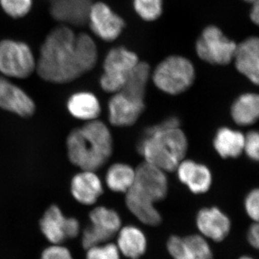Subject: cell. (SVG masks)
I'll return each instance as SVG.
<instances>
[{"label":"cell","mask_w":259,"mask_h":259,"mask_svg":"<svg viewBox=\"0 0 259 259\" xmlns=\"http://www.w3.org/2000/svg\"><path fill=\"white\" fill-rule=\"evenodd\" d=\"M71 193L77 202L92 205L103 193L101 180L95 171H82L71 181Z\"/></svg>","instance_id":"ac0fdd59"},{"label":"cell","mask_w":259,"mask_h":259,"mask_svg":"<svg viewBox=\"0 0 259 259\" xmlns=\"http://www.w3.org/2000/svg\"><path fill=\"white\" fill-rule=\"evenodd\" d=\"M40 229L49 241L60 244L67 238L77 236L80 227L76 218L65 217L59 207L52 205L42 216Z\"/></svg>","instance_id":"30bf717a"},{"label":"cell","mask_w":259,"mask_h":259,"mask_svg":"<svg viewBox=\"0 0 259 259\" xmlns=\"http://www.w3.org/2000/svg\"><path fill=\"white\" fill-rule=\"evenodd\" d=\"M243 151L250 159L259 161V131H250L245 135Z\"/></svg>","instance_id":"f1b7e54d"},{"label":"cell","mask_w":259,"mask_h":259,"mask_svg":"<svg viewBox=\"0 0 259 259\" xmlns=\"http://www.w3.org/2000/svg\"><path fill=\"white\" fill-rule=\"evenodd\" d=\"M70 161L82 171H95L108 161L112 153L110 130L100 120L89 121L71 131L66 140Z\"/></svg>","instance_id":"277c9868"},{"label":"cell","mask_w":259,"mask_h":259,"mask_svg":"<svg viewBox=\"0 0 259 259\" xmlns=\"http://www.w3.org/2000/svg\"><path fill=\"white\" fill-rule=\"evenodd\" d=\"M98 50L93 37L76 34L68 25L53 29L42 42L36 60V71L44 81L66 83L94 69Z\"/></svg>","instance_id":"6da1fadb"},{"label":"cell","mask_w":259,"mask_h":259,"mask_svg":"<svg viewBox=\"0 0 259 259\" xmlns=\"http://www.w3.org/2000/svg\"><path fill=\"white\" fill-rule=\"evenodd\" d=\"M89 25L92 32L104 41L116 40L125 28V22L105 3H95L89 14Z\"/></svg>","instance_id":"9c48e42d"},{"label":"cell","mask_w":259,"mask_h":259,"mask_svg":"<svg viewBox=\"0 0 259 259\" xmlns=\"http://www.w3.org/2000/svg\"><path fill=\"white\" fill-rule=\"evenodd\" d=\"M3 11L12 18H23L30 13L32 0H0Z\"/></svg>","instance_id":"4316f807"},{"label":"cell","mask_w":259,"mask_h":259,"mask_svg":"<svg viewBox=\"0 0 259 259\" xmlns=\"http://www.w3.org/2000/svg\"><path fill=\"white\" fill-rule=\"evenodd\" d=\"M232 118L238 125H250L259 120V95L245 93L236 99L231 107Z\"/></svg>","instance_id":"44dd1931"},{"label":"cell","mask_w":259,"mask_h":259,"mask_svg":"<svg viewBox=\"0 0 259 259\" xmlns=\"http://www.w3.org/2000/svg\"><path fill=\"white\" fill-rule=\"evenodd\" d=\"M139 61L136 54L125 47L111 49L104 61V73L100 78L102 90L110 93L120 92L127 76Z\"/></svg>","instance_id":"52a82bcc"},{"label":"cell","mask_w":259,"mask_h":259,"mask_svg":"<svg viewBox=\"0 0 259 259\" xmlns=\"http://www.w3.org/2000/svg\"><path fill=\"white\" fill-rule=\"evenodd\" d=\"M92 226L112 237L118 233L122 221L118 213L105 207H97L90 214Z\"/></svg>","instance_id":"d4e9b609"},{"label":"cell","mask_w":259,"mask_h":259,"mask_svg":"<svg viewBox=\"0 0 259 259\" xmlns=\"http://www.w3.org/2000/svg\"><path fill=\"white\" fill-rule=\"evenodd\" d=\"M167 192L165 172L144 162L136 168L134 184L126 192V205L141 223L156 226L161 223V217L154 204L164 199Z\"/></svg>","instance_id":"3957f363"},{"label":"cell","mask_w":259,"mask_h":259,"mask_svg":"<svg viewBox=\"0 0 259 259\" xmlns=\"http://www.w3.org/2000/svg\"><path fill=\"white\" fill-rule=\"evenodd\" d=\"M48 1L51 2H51L54 1V0H48Z\"/></svg>","instance_id":"d590c367"},{"label":"cell","mask_w":259,"mask_h":259,"mask_svg":"<svg viewBox=\"0 0 259 259\" xmlns=\"http://www.w3.org/2000/svg\"><path fill=\"white\" fill-rule=\"evenodd\" d=\"M36 70V60L28 44L5 39L0 41V73L15 79L28 78Z\"/></svg>","instance_id":"8992f818"},{"label":"cell","mask_w":259,"mask_h":259,"mask_svg":"<svg viewBox=\"0 0 259 259\" xmlns=\"http://www.w3.org/2000/svg\"><path fill=\"white\" fill-rule=\"evenodd\" d=\"M245 209L250 219L259 223V189L250 192L245 199Z\"/></svg>","instance_id":"f546056e"},{"label":"cell","mask_w":259,"mask_h":259,"mask_svg":"<svg viewBox=\"0 0 259 259\" xmlns=\"http://www.w3.org/2000/svg\"><path fill=\"white\" fill-rule=\"evenodd\" d=\"M0 107L21 117L33 115L35 105L21 88L0 76Z\"/></svg>","instance_id":"5bb4252c"},{"label":"cell","mask_w":259,"mask_h":259,"mask_svg":"<svg viewBox=\"0 0 259 259\" xmlns=\"http://www.w3.org/2000/svg\"><path fill=\"white\" fill-rule=\"evenodd\" d=\"M87 250V259H120V250L115 243H105Z\"/></svg>","instance_id":"83f0119b"},{"label":"cell","mask_w":259,"mask_h":259,"mask_svg":"<svg viewBox=\"0 0 259 259\" xmlns=\"http://www.w3.org/2000/svg\"><path fill=\"white\" fill-rule=\"evenodd\" d=\"M134 8L140 18L145 21H154L161 17L163 0H134Z\"/></svg>","instance_id":"484cf974"},{"label":"cell","mask_w":259,"mask_h":259,"mask_svg":"<svg viewBox=\"0 0 259 259\" xmlns=\"http://www.w3.org/2000/svg\"><path fill=\"white\" fill-rule=\"evenodd\" d=\"M68 110L73 117L79 120H96L101 112L100 102L93 94L82 92L74 94L67 103Z\"/></svg>","instance_id":"7402d4cb"},{"label":"cell","mask_w":259,"mask_h":259,"mask_svg":"<svg viewBox=\"0 0 259 259\" xmlns=\"http://www.w3.org/2000/svg\"><path fill=\"white\" fill-rule=\"evenodd\" d=\"M199 59L214 65H227L234 59L237 44L224 35L221 29L209 25L202 30L196 42Z\"/></svg>","instance_id":"ba28073f"},{"label":"cell","mask_w":259,"mask_h":259,"mask_svg":"<svg viewBox=\"0 0 259 259\" xmlns=\"http://www.w3.org/2000/svg\"><path fill=\"white\" fill-rule=\"evenodd\" d=\"M150 75L151 70L147 63L139 61V64L136 65V67L127 76L120 92L134 100L144 102L145 94Z\"/></svg>","instance_id":"603a6c76"},{"label":"cell","mask_w":259,"mask_h":259,"mask_svg":"<svg viewBox=\"0 0 259 259\" xmlns=\"http://www.w3.org/2000/svg\"><path fill=\"white\" fill-rule=\"evenodd\" d=\"M252 4H253V7L250 10V19L253 23L259 26V0H256Z\"/></svg>","instance_id":"d6a6232c"},{"label":"cell","mask_w":259,"mask_h":259,"mask_svg":"<svg viewBox=\"0 0 259 259\" xmlns=\"http://www.w3.org/2000/svg\"><path fill=\"white\" fill-rule=\"evenodd\" d=\"M239 259H254V258H250V257H248V256H243V257H241V258H239Z\"/></svg>","instance_id":"e575fe53"},{"label":"cell","mask_w":259,"mask_h":259,"mask_svg":"<svg viewBox=\"0 0 259 259\" xmlns=\"http://www.w3.org/2000/svg\"><path fill=\"white\" fill-rule=\"evenodd\" d=\"M41 259H73L67 248L54 244L42 252Z\"/></svg>","instance_id":"4dcf8cb0"},{"label":"cell","mask_w":259,"mask_h":259,"mask_svg":"<svg viewBox=\"0 0 259 259\" xmlns=\"http://www.w3.org/2000/svg\"><path fill=\"white\" fill-rule=\"evenodd\" d=\"M233 60L238 71L259 86V37H248L237 45Z\"/></svg>","instance_id":"2e32d148"},{"label":"cell","mask_w":259,"mask_h":259,"mask_svg":"<svg viewBox=\"0 0 259 259\" xmlns=\"http://www.w3.org/2000/svg\"><path fill=\"white\" fill-rule=\"evenodd\" d=\"M245 135L241 131L222 127L214 136V147L221 157L237 158L243 152Z\"/></svg>","instance_id":"ffe728a7"},{"label":"cell","mask_w":259,"mask_h":259,"mask_svg":"<svg viewBox=\"0 0 259 259\" xmlns=\"http://www.w3.org/2000/svg\"><path fill=\"white\" fill-rule=\"evenodd\" d=\"M144 109V102L134 100L119 92L109 102V120L117 127L131 126L139 120Z\"/></svg>","instance_id":"7c38bea8"},{"label":"cell","mask_w":259,"mask_h":259,"mask_svg":"<svg viewBox=\"0 0 259 259\" xmlns=\"http://www.w3.org/2000/svg\"><path fill=\"white\" fill-rule=\"evenodd\" d=\"M167 249L174 259H212L210 246L202 235L171 236L167 242Z\"/></svg>","instance_id":"8fae6325"},{"label":"cell","mask_w":259,"mask_h":259,"mask_svg":"<svg viewBox=\"0 0 259 259\" xmlns=\"http://www.w3.org/2000/svg\"><path fill=\"white\" fill-rule=\"evenodd\" d=\"M245 2H248V3H253L254 2L256 1V0H244Z\"/></svg>","instance_id":"836d02e7"},{"label":"cell","mask_w":259,"mask_h":259,"mask_svg":"<svg viewBox=\"0 0 259 259\" xmlns=\"http://www.w3.org/2000/svg\"><path fill=\"white\" fill-rule=\"evenodd\" d=\"M197 226L201 235L216 242L222 241L231 231V221L217 207L201 209L197 216Z\"/></svg>","instance_id":"9a60e30c"},{"label":"cell","mask_w":259,"mask_h":259,"mask_svg":"<svg viewBox=\"0 0 259 259\" xmlns=\"http://www.w3.org/2000/svg\"><path fill=\"white\" fill-rule=\"evenodd\" d=\"M248 240L253 248L259 249V223H254L248 232Z\"/></svg>","instance_id":"1f68e13d"},{"label":"cell","mask_w":259,"mask_h":259,"mask_svg":"<svg viewBox=\"0 0 259 259\" xmlns=\"http://www.w3.org/2000/svg\"><path fill=\"white\" fill-rule=\"evenodd\" d=\"M116 245L122 255L131 259H137L146 252L147 241L141 229L129 226L120 228Z\"/></svg>","instance_id":"d6986e66"},{"label":"cell","mask_w":259,"mask_h":259,"mask_svg":"<svg viewBox=\"0 0 259 259\" xmlns=\"http://www.w3.org/2000/svg\"><path fill=\"white\" fill-rule=\"evenodd\" d=\"M136 170L125 163H117L107 170L106 184L110 190L126 193L134 184Z\"/></svg>","instance_id":"cb8c5ba5"},{"label":"cell","mask_w":259,"mask_h":259,"mask_svg":"<svg viewBox=\"0 0 259 259\" xmlns=\"http://www.w3.org/2000/svg\"><path fill=\"white\" fill-rule=\"evenodd\" d=\"M195 79L194 65L187 58L171 56L156 66L152 74L153 83L160 90L168 95L185 93Z\"/></svg>","instance_id":"5b68a950"},{"label":"cell","mask_w":259,"mask_h":259,"mask_svg":"<svg viewBox=\"0 0 259 259\" xmlns=\"http://www.w3.org/2000/svg\"><path fill=\"white\" fill-rule=\"evenodd\" d=\"M178 177L194 194L207 192L212 184V175L204 165L192 160L182 161L177 168Z\"/></svg>","instance_id":"e0dca14e"},{"label":"cell","mask_w":259,"mask_h":259,"mask_svg":"<svg viewBox=\"0 0 259 259\" xmlns=\"http://www.w3.org/2000/svg\"><path fill=\"white\" fill-rule=\"evenodd\" d=\"M94 3L95 0H54L51 3L50 13L61 25L82 26L88 23Z\"/></svg>","instance_id":"4fadbf2b"},{"label":"cell","mask_w":259,"mask_h":259,"mask_svg":"<svg viewBox=\"0 0 259 259\" xmlns=\"http://www.w3.org/2000/svg\"><path fill=\"white\" fill-rule=\"evenodd\" d=\"M180 126V120L171 117L146 130L138 147L145 162L164 172L177 170L188 147Z\"/></svg>","instance_id":"7a4b0ae2"}]
</instances>
